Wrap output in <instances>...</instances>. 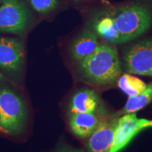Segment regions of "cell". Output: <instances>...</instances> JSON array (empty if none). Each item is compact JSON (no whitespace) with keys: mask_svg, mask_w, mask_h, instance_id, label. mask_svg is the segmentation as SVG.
<instances>
[{"mask_svg":"<svg viewBox=\"0 0 152 152\" xmlns=\"http://www.w3.org/2000/svg\"><path fill=\"white\" fill-rule=\"evenodd\" d=\"M152 25V5L147 1H134L109 8L95 14L91 30L106 42L126 43L144 35Z\"/></svg>","mask_w":152,"mask_h":152,"instance_id":"cell-1","label":"cell"},{"mask_svg":"<svg viewBox=\"0 0 152 152\" xmlns=\"http://www.w3.org/2000/svg\"><path fill=\"white\" fill-rule=\"evenodd\" d=\"M108 116L104 106L94 113H70L68 127L75 136L87 139Z\"/></svg>","mask_w":152,"mask_h":152,"instance_id":"cell-8","label":"cell"},{"mask_svg":"<svg viewBox=\"0 0 152 152\" xmlns=\"http://www.w3.org/2000/svg\"><path fill=\"white\" fill-rule=\"evenodd\" d=\"M148 128H152V120L138 118L136 113L125 114L117 118L109 152L122 151L139 133Z\"/></svg>","mask_w":152,"mask_h":152,"instance_id":"cell-7","label":"cell"},{"mask_svg":"<svg viewBox=\"0 0 152 152\" xmlns=\"http://www.w3.org/2000/svg\"><path fill=\"white\" fill-rule=\"evenodd\" d=\"M117 118L108 116L87 138V152H109L113 142L114 128Z\"/></svg>","mask_w":152,"mask_h":152,"instance_id":"cell-9","label":"cell"},{"mask_svg":"<svg viewBox=\"0 0 152 152\" xmlns=\"http://www.w3.org/2000/svg\"><path fill=\"white\" fill-rule=\"evenodd\" d=\"M123 59L127 73L152 77V37L132 44L125 50Z\"/></svg>","mask_w":152,"mask_h":152,"instance_id":"cell-6","label":"cell"},{"mask_svg":"<svg viewBox=\"0 0 152 152\" xmlns=\"http://www.w3.org/2000/svg\"><path fill=\"white\" fill-rule=\"evenodd\" d=\"M53 152H85V151L82 149H77L70 146H62Z\"/></svg>","mask_w":152,"mask_h":152,"instance_id":"cell-15","label":"cell"},{"mask_svg":"<svg viewBox=\"0 0 152 152\" xmlns=\"http://www.w3.org/2000/svg\"><path fill=\"white\" fill-rule=\"evenodd\" d=\"M98 36L91 29L85 28L74 38L69 47L70 57L76 64L90 56L97 47Z\"/></svg>","mask_w":152,"mask_h":152,"instance_id":"cell-11","label":"cell"},{"mask_svg":"<svg viewBox=\"0 0 152 152\" xmlns=\"http://www.w3.org/2000/svg\"><path fill=\"white\" fill-rule=\"evenodd\" d=\"M20 85L0 74V133L11 137L27 130L30 113Z\"/></svg>","mask_w":152,"mask_h":152,"instance_id":"cell-2","label":"cell"},{"mask_svg":"<svg viewBox=\"0 0 152 152\" xmlns=\"http://www.w3.org/2000/svg\"><path fill=\"white\" fill-rule=\"evenodd\" d=\"M117 85L120 90L128 96L141 94L147 87V84L143 80L128 73L121 74Z\"/></svg>","mask_w":152,"mask_h":152,"instance_id":"cell-13","label":"cell"},{"mask_svg":"<svg viewBox=\"0 0 152 152\" xmlns=\"http://www.w3.org/2000/svg\"><path fill=\"white\" fill-rule=\"evenodd\" d=\"M31 14L23 0H0V33L20 35L30 24Z\"/></svg>","mask_w":152,"mask_h":152,"instance_id":"cell-5","label":"cell"},{"mask_svg":"<svg viewBox=\"0 0 152 152\" xmlns=\"http://www.w3.org/2000/svg\"><path fill=\"white\" fill-rule=\"evenodd\" d=\"M77 66V75L82 80L94 87L111 86L122 74L116 47L104 41L99 43L94 52Z\"/></svg>","mask_w":152,"mask_h":152,"instance_id":"cell-3","label":"cell"},{"mask_svg":"<svg viewBox=\"0 0 152 152\" xmlns=\"http://www.w3.org/2000/svg\"><path fill=\"white\" fill-rule=\"evenodd\" d=\"M34 10L40 14L51 12L58 7L59 0H26Z\"/></svg>","mask_w":152,"mask_h":152,"instance_id":"cell-14","label":"cell"},{"mask_svg":"<svg viewBox=\"0 0 152 152\" xmlns=\"http://www.w3.org/2000/svg\"><path fill=\"white\" fill-rule=\"evenodd\" d=\"M151 102L152 83L147 85V89L141 94L134 95V96H129L122 111L120 112L119 114L115 115V116L119 117V115H125V114L135 113L136 112L146 107Z\"/></svg>","mask_w":152,"mask_h":152,"instance_id":"cell-12","label":"cell"},{"mask_svg":"<svg viewBox=\"0 0 152 152\" xmlns=\"http://www.w3.org/2000/svg\"><path fill=\"white\" fill-rule=\"evenodd\" d=\"M103 106L99 94L91 89H80L72 95L68 113H94Z\"/></svg>","mask_w":152,"mask_h":152,"instance_id":"cell-10","label":"cell"},{"mask_svg":"<svg viewBox=\"0 0 152 152\" xmlns=\"http://www.w3.org/2000/svg\"><path fill=\"white\" fill-rule=\"evenodd\" d=\"M25 65L23 42L17 37H0V74L21 85Z\"/></svg>","mask_w":152,"mask_h":152,"instance_id":"cell-4","label":"cell"}]
</instances>
